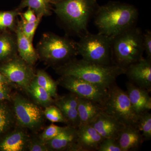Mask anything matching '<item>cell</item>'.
I'll return each mask as SVG.
<instances>
[{"label":"cell","instance_id":"obj_1","mask_svg":"<svg viewBox=\"0 0 151 151\" xmlns=\"http://www.w3.org/2000/svg\"><path fill=\"white\" fill-rule=\"evenodd\" d=\"M139 12L130 4L110 1L99 6L94 23L99 32L111 38L136 26Z\"/></svg>","mask_w":151,"mask_h":151},{"label":"cell","instance_id":"obj_2","mask_svg":"<svg viewBox=\"0 0 151 151\" xmlns=\"http://www.w3.org/2000/svg\"><path fill=\"white\" fill-rule=\"evenodd\" d=\"M58 74L75 76L105 88L116 83L119 76L124 74L126 69L116 65H102L74 58L55 67Z\"/></svg>","mask_w":151,"mask_h":151},{"label":"cell","instance_id":"obj_3","mask_svg":"<svg viewBox=\"0 0 151 151\" xmlns=\"http://www.w3.org/2000/svg\"><path fill=\"white\" fill-rule=\"evenodd\" d=\"M54 5L58 18L79 37L89 32V22L100 6L97 0H64Z\"/></svg>","mask_w":151,"mask_h":151},{"label":"cell","instance_id":"obj_4","mask_svg":"<svg viewBox=\"0 0 151 151\" xmlns=\"http://www.w3.org/2000/svg\"><path fill=\"white\" fill-rule=\"evenodd\" d=\"M143 34L135 26L112 38L113 64L126 69L142 59Z\"/></svg>","mask_w":151,"mask_h":151},{"label":"cell","instance_id":"obj_5","mask_svg":"<svg viewBox=\"0 0 151 151\" xmlns=\"http://www.w3.org/2000/svg\"><path fill=\"white\" fill-rule=\"evenodd\" d=\"M36 50L39 58L55 67L75 58L78 55L76 42L52 33L44 34Z\"/></svg>","mask_w":151,"mask_h":151},{"label":"cell","instance_id":"obj_6","mask_svg":"<svg viewBox=\"0 0 151 151\" xmlns=\"http://www.w3.org/2000/svg\"><path fill=\"white\" fill-rule=\"evenodd\" d=\"M78 55L88 62L102 65H114L112 57V38L89 32L76 42Z\"/></svg>","mask_w":151,"mask_h":151},{"label":"cell","instance_id":"obj_7","mask_svg":"<svg viewBox=\"0 0 151 151\" xmlns=\"http://www.w3.org/2000/svg\"><path fill=\"white\" fill-rule=\"evenodd\" d=\"M103 109L125 126L137 127L139 115L132 107L127 92L116 83L108 89V97Z\"/></svg>","mask_w":151,"mask_h":151},{"label":"cell","instance_id":"obj_8","mask_svg":"<svg viewBox=\"0 0 151 151\" xmlns=\"http://www.w3.org/2000/svg\"><path fill=\"white\" fill-rule=\"evenodd\" d=\"M12 98L15 119L19 127L32 131L39 130L45 117L40 107L19 94Z\"/></svg>","mask_w":151,"mask_h":151},{"label":"cell","instance_id":"obj_9","mask_svg":"<svg viewBox=\"0 0 151 151\" xmlns=\"http://www.w3.org/2000/svg\"><path fill=\"white\" fill-rule=\"evenodd\" d=\"M58 84L76 94L104 106L108 97V89L70 75L61 76Z\"/></svg>","mask_w":151,"mask_h":151},{"label":"cell","instance_id":"obj_10","mask_svg":"<svg viewBox=\"0 0 151 151\" xmlns=\"http://www.w3.org/2000/svg\"><path fill=\"white\" fill-rule=\"evenodd\" d=\"M32 66L16 55L0 64V72L13 86L17 85L27 92L35 75Z\"/></svg>","mask_w":151,"mask_h":151},{"label":"cell","instance_id":"obj_11","mask_svg":"<svg viewBox=\"0 0 151 151\" xmlns=\"http://www.w3.org/2000/svg\"><path fill=\"white\" fill-rule=\"evenodd\" d=\"M133 83L150 92L151 90V59L143 58L126 68L125 74Z\"/></svg>","mask_w":151,"mask_h":151},{"label":"cell","instance_id":"obj_12","mask_svg":"<svg viewBox=\"0 0 151 151\" xmlns=\"http://www.w3.org/2000/svg\"><path fill=\"white\" fill-rule=\"evenodd\" d=\"M89 124L103 138L116 140L126 126L104 111L97 115Z\"/></svg>","mask_w":151,"mask_h":151},{"label":"cell","instance_id":"obj_13","mask_svg":"<svg viewBox=\"0 0 151 151\" xmlns=\"http://www.w3.org/2000/svg\"><path fill=\"white\" fill-rule=\"evenodd\" d=\"M104 139L90 124L80 125L74 151H97Z\"/></svg>","mask_w":151,"mask_h":151},{"label":"cell","instance_id":"obj_14","mask_svg":"<svg viewBox=\"0 0 151 151\" xmlns=\"http://www.w3.org/2000/svg\"><path fill=\"white\" fill-rule=\"evenodd\" d=\"M78 97L71 93L56 97L54 105L59 108L67 125L78 128L80 125L78 112Z\"/></svg>","mask_w":151,"mask_h":151},{"label":"cell","instance_id":"obj_15","mask_svg":"<svg viewBox=\"0 0 151 151\" xmlns=\"http://www.w3.org/2000/svg\"><path fill=\"white\" fill-rule=\"evenodd\" d=\"M19 127L0 138V151H23L27 150L29 136Z\"/></svg>","mask_w":151,"mask_h":151},{"label":"cell","instance_id":"obj_16","mask_svg":"<svg viewBox=\"0 0 151 151\" xmlns=\"http://www.w3.org/2000/svg\"><path fill=\"white\" fill-rule=\"evenodd\" d=\"M77 136V128L67 125L52 139L45 142L49 151H74Z\"/></svg>","mask_w":151,"mask_h":151},{"label":"cell","instance_id":"obj_17","mask_svg":"<svg viewBox=\"0 0 151 151\" xmlns=\"http://www.w3.org/2000/svg\"><path fill=\"white\" fill-rule=\"evenodd\" d=\"M15 31L19 56L29 65H34L39 58L37 51L33 46L32 42L22 31L19 21L17 23Z\"/></svg>","mask_w":151,"mask_h":151},{"label":"cell","instance_id":"obj_18","mask_svg":"<svg viewBox=\"0 0 151 151\" xmlns=\"http://www.w3.org/2000/svg\"><path fill=\"white\" fill-rule=\"evenodd\" d=\"M116 141L122 151L137 150L145 142L138 128L130 126H125Z\"/></svg>","mask_w":151,"mask_h":151},{"label":"cell","instance_id":"obj_19","mask_svg":"<svg viewBox=\"0 0 151 151\" xmlns=\"http://www.w3.org/2000/svg\"><path fill=\"white\" fill-rule=\"evenodd\" d=\"M103 111V106L100 104L86 98L78 97V112L80 125L90 124Z\"/></svg>","mask_w":151,"mask_h":151},{"label":"cell","instance_id":"obj_20","mask_svg":"<svg viewBox=\"0 0 151 151\" xmlns=\"http://www.w3.org/2000/svg\"><path fill=\"white\" fill-rule=\"evenodd\" d=\"M127 93L132 107L138 115L145 112V106L151 98L149 92L130 82L126 83Z\"/></svg>","mask_w":151,"mask_h":151},{"label":"cell","instance_id":"obj_21","mask_svg":"<svg viewBox=\"0 0 151 151\" xmlns=\"http://www.w3.org/2000/svg\"><path fill=\"white\" fill-rule=\"evenodd\" d=\"M16 37L10 31H0V64L17 55Z\"/></svg>","mask_w":151,"mask_h":151},{"label":"cell","instance_id":"obj_22","mask_svg":"<svg viewBox=\"0 0 151 151\" xmlns=\"http://www.w3.org/2000/svg\"><path fill=\"white\" fill-rule=\"evenodd\" d=\"M50 0H22L18 9L20 10L24 8L31 9L37 16H49L52 14Z\"/></svg>","mask_w":151,"mask_h":151},{"label":"cell","instance_id":"obj_23","mask_svg":"<svg viewBox=\"0 0 151 151\" xmlns=\"http://www.w3.org/2000/svg\"><path fill=\"white\" fill-rule=\"evenodd\" d=\"M15 121L13 111L6 101H0V138L10 131Z\"/></svg>","mask_w":151,"mask_h":151},{"label":"cell","instance_id":"obj_24","mask_svg":"<svg viewBox=\"0 0 151 151\" xmlns=\"http://www.w3.org/2000/svg\"><path fill=\"white\" fill-rule=\"evenodd\" d=\"M27 92L39 104L46 108L54 103V100L45 89L37 84L34 78Z\"/></svg>","mask_w":151,"mask_h":151},{"label":"cell","instance_id":"obj_25","mask_svg":"<svg viewBox=\"0 0 151 151\" xmlns=\"http://www.w3.org/2000/svg\"><path fill=\"white\" fill-rule=\"evenodd\" d=\"M34 80L38 85L45 89L52 98L57 97V82L55 81L45 70H38L35 73Z\"/></svg>","mask_w":151,"mask_h":151},{"label":"cell","instance_id":"obj_26","mask_svg":"<svg viewBox=\"0 0 151 151\" xmlns=\"http://www.w3.org/2000/svg\"><path fill=\"white\" fill-rule=\"evenodd\" d=\"M20 10L0 11V31L15 30L17 17L20 14Z\"/></svg>","mask_w":151,"mask_h":151},{"label":"cell","instance_id":"obj_27","mask_svg":"<svg viewBox=\"0 0 151 151\" xmlns=\"http://www.w3.org/2000/svg\"><path fill=\"white\" fill-rule=\"evenodd\" d=\"M137 127L142 133L144 141L151 139V114L150 111H145L139 115Z\"/></svg>","mask_w":151,"mask_h":151},{"label":"cell","instance_id":"obj_28","mask_svg":"<svg viewBox=\"0 0 151 151\" xmlns=\"http://www.w3.org/2000/svg\"><path fill=\"white\" fill-rule=\"evenodd\" d=\"M21 17V19L19 22V24L22 31L29 40L32 42L36 30L42 17L37 16V20L35 22H30L25 20L22 16Z\"/></svg>","mask_w":151,"mask_h":151},{"label":"cell","instance_id":"obj_29","mask_svg":"<svg viewBox=\"0 0 151 151\" xmlns=\"http://www.w3.org/2000/svg\"><path fill=\"white\" fill-rule=\"evenodd\" d=\"M45 116L52 123H61L66 124V122L59 108L55 105H50L45 108Z\"/></svg>","mask_w":151,"mask_h":151},{"label":"cell","instance_id":"obj_30","mask_svg":"<svg viewBox=\"0 0 151 151\" xmlns=\"http://www.w3.org/2000/svg\"><path fill=\"white\" fill-rule=\"evenodd\" d=\"M27 150L29 151H48V148L45 141L40 135L29 137Z\"/></svg>","mask_w":151,"mask_h":151},{"label":"cell","instance_id":"obj_31","mask_svg":"<svg viewBox=\"0 0 151 151\" xmlns=\"http://www.w3.org/2000/svg\"><path fill=\"white\" fill-rule=\"evenodd\" d=\"M63 127H59L52 124L47 127L40 137L45 142L52 139L56 137L62 131Z\"/></svg>","mask_w":151,"mask_h":151},{"label":"cell","instance_id":"obj_32","mask_svg":"<svg viewBox=\"0 0 151 151\" xmlns=\"http://www.w3.org/2000/svg\"><path fill=\"white\" fill-rule=\"evenodd\" d=\"M97 151H122L116 140L105 138L100 143Z\"/></svg>","mask_w":151,"mask_h":151},{"label":"cell","instance_id":"obj_33","mask_svg":"<svg viewBox=\"0 0 151 151\" xmlns=\"http://www.w3.org/2000/svg\"><path fill=\"white\" fill-rule=\"evenodd\" d=\"M143 43L144 52L147 55V58L151 59V32L150 30L143 33Z\"/></svg>","mask_w":151,"mask_h":151},{"label":"cell","instance_id":"obj_34","mask_svg":"<svg viewBox=\"0 0 151 151\" xmlns=\"http://www.w3.org/2000/svg\"><path fill=\"white\" fill-rule=\"evenodd\" d=\"M10 85L0 83V101H9L12 99Z\"/></svg>","mask_w":151,"mask_h":151},{"label":"cell","instance_id":"obj_35","mask_svg":"<svg viewBox=\"0 0 151 151\" xmlns=\"http://www.w3.org/2000/svg\"><path fill=\"white\" fill-rule=\"evenodd\" d=\"M21 15L25 20L30 22L36 21L37 19V17L35 12L29 8H28L24 13L21 14Z\"/></svg>","mask_w":151,"mask_h":151},{"label":"cell","instance_id":"obj_36","mask_svg":"<svg viewBox=\"0 0 151 151\" xmlns=\"http://www.w3.org/2000/svg\"><path fill=\"white\" fill-rule=\"evenodd\" d=\"M0 83H4V84H9L10 86H13L11 82L8 80L2 73L0 72Z\"/></svg>","mask_w":151,"mask_h":151},{"label":"cell","instance_id":"obj_37","mask_svg":"<svg viewBox=\"0 0 151 151\" xmlns=\"http://www.w3.org/2000/svg\"><path fill=\"white\" fill-rule=\"evenodd\" d=\"M151 109V97L148 100L145 106V111H150Z\"/></svg>","mask_w":151,"mask_h":151},{"label":"cell","instance_id":"obj_38","mask_svg":"<svg viewBox=\"0 0 151 151\" xmlns=\"http://www.w3.org/2000/svg\"><path fill=\"white\" fill-rule=\"evenodd\" d=\"M64 1V0H50V2L51 4H54L60 2L62 1Z\"/></svg>","mask_w":151,"mask_h":151}]
</instances>
